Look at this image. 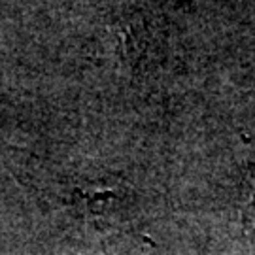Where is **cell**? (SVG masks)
<instances>
[{"instance_id":"cell-1","label":"cell","mask_w":255,"mask_h":255,"mask_svg":"<svg viewBox=\"0 0 255 255\" xmlns=\"http://www.w3.org/2000/svg\"><path fill=\"white\" fill-rule=\"evenodd\" d=\"M114 42L125 61H130V63L138 61L146 51L147 42H149L146 23L142 19H128L123 23H118V27L114 30Z\"/></svg>"},{"instance_id":"cell-2","label":"cell","mask_w":255,"mask_h":255,"mask_svg":"<svg viewBox=\"0 0 255 255\" xmlns=\"http://www.w3.org/2000/svg\"><path fill=\"white\" fill-rule=\"evenodd\" d=\"M242 225L252 238H255V176L252 180V191L242 206Z\"/></svg>"}]
</instances>
